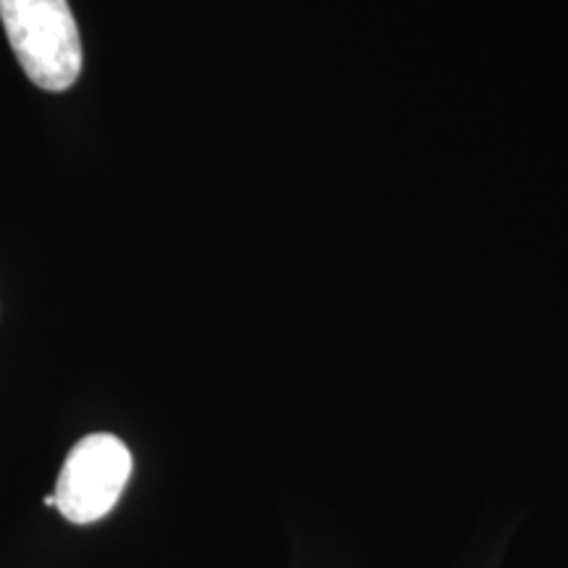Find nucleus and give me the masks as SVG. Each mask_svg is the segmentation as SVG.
Returning <instances> with one entry per match:
<instances>
[{"label":"nucleus","instance_id":"f257e3e1","mask_svg":"<svg viewBox=\"0 0 568 568\" xmlns=\"http://www.w3.org/2000/svg\"><path fill=\"white\" fill-rule=\"evenodd\" d=\"M0 21L19 67L40 90L63 92L80 80L82 40L69 0H0Z\"/></svg>","mask_w":568,"mask_h":568},{"label":"nucleus","instance_id":"f03ea898","mask_svg":"<svg viewBox=\"0 0 568 568\" xmlns=\"http://www.w3.org/2000/svg\"><path fill=\"white\" fill-rule=\"evenodd\" d=\"M132 477V453L113 435H88L63 460L55 481V508L71 524L109 516Z\"/></svg>","mask_w":568,"mask_h":568}]
</instances>
